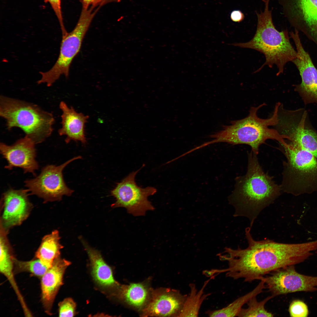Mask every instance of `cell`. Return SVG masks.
Returning <instances> with one entry per match:
<instances>
[{
    "label": "cell",
    "mask_w": 317,
    "mask_h": 317,
    "mask_svg": "<svg viewBox=\"0 0 317 317\" xmlns=\"http://www.w3.org/2000/svg\"><path fill=\"white\" fill-rule=\"evenodd\" d=\"M81 242L86 250L90 262L92 275L100 285L106 288H112L118 285L113 276L111 267L103 259L100 253L90 247L82 238Z\"/></svg>",
    "instance_id": "d6986e66"
},
{
    "label": "cell",
    "mask_w": 317,
    "mask_h": 317,
    "mask_svg": "<svg viewBox=\"0 0 317 317\" xmlns=\"http://www.w3.org/2000/svg\"><path fill=\"white\" fill-rule=\"evenodd\" d=\"M283 134L286 142L310 152L317 158V133L309 119L303 117L292 121L286 126Z\"/></svg>",
    "instance_id": "2e32d148"
},
{
    "label": "cell",
    "mask_w": 317,
    "mask_h": 317,
    "mask_svg": "<svg viewBox=\"0 0 317 317\" xmlns=\"http://www.w3.org/2000/svg\"><path fill=\"white\" fill-rule=\"evenodd\" d=\"M291 26L317 46V0H279Z\"/></svg>",
    "instance_id": "30bf717a"
},
{
    "label": "cell",
    "mask_w": 317,
    "mask_h": 317,
    "mask_svg": "<svg viewBox=\"0 0 317 317\" xmlns=\"http://www.w3.org/2000/svg\"><path fill=\"white\" fill-rule=\"evenodd\" d=\"M7 233L0 231V271L9 280L19 298L22 296L14 278V259L11 247L7 237Z\"/></svg>",
    "instance_id": "44dd1931"
},
{
    "label": "cell",
    "mask_w": 317,
    "mask_h": 317,
    "mask_svg": "<svg viewBox=\"0 0 317 317\" xmlns=\"http://www.w3.org/2000/svg\"><path fill=\"white\" fill-rule=\"evenodd\" d=\"M14 273L24 272L30 273L33 275L41 277L50 268L44 264L39 259L24 261L14 259Z\"/></svg>",
    "instance_id": "484cf974"
},
{
    "label": "cell",
    "mask_w": 317,
    "mask_h": 317,
    "mask_svg": "<svg viewBox=\"0 0 317 317\" xmlns=\"http://www.w3.org/2000/svg\"><path fill=\"white\" fill-rule=\"evenodd\" d=\"M45 2L48 3L51 5L59 21L62 34L67 33L65 28L61 11V0H44Z\"/></svg>",
    "instance_id": "f1b7e54d"
},
{
    "label": "cell",
    "mask_w": 317,
    "mask_h": 317,
    "mask_svg": "<svg viewBox=\"0 0 317 317\" xmlns=\"http://www.w3.org/2000/svg\"><path fill=\"white\" fill-rule=\"evenodd\" d=\"M270 1L263 0L264 10L257 13V27L253 38L247 42L234 43L233 45L254 49L264 55L265 62L255 72H259L265 65L272 68L275 64L278 68L276 74L278 75L283 72L286 64L296 58L297 52L290 43L288 30L279 31L275 28L272 10L269 9Z\"/></svg>",
    "instance_id": "277c9868"
},
{
    "label": "cell",
    "mask_w": 317,
    "mask_h": 317,
    "mask_svg": "<svg viewBox=\"0 0 317 317\" xmlns=\"http://www.w3.org/2000/svg\"><path fill=\"white\" fill-rule=\"evenodd\" d=\"M212 279H210L204 283L201 288L198 290L195 285L193 283L189 284L190 292L187 295L182 311L179 317H197L203 301L211 294L209 293H204L205 289Z\"/></svg>",
    "instance_id": "7402d4cb"
},
{
    "label": "cell",
    "mask_w": 317,
    "mask_h": 317,
    "mask_svg": "<svg viewBox=\"0 0 317 317\" xmlns=\"http://www.w3.org/2000/svg\"><path fill=\"white\" fill-rule=\"evenodd\" d=\"M59 317H72L75 315L76 304L72 299L67 298L58 304Z\"/></svg>",
    "instance_id": "83f0119b"
},
{
    "label": "cell",
    "mask_w": 317,
    "mask_h": 317,
    "mask_svg": "<svg viewBox=\"0 0 317 317\" xmlns=\"http://www.w3.org/2000/svg\"><path fill=\"white\" fill-rule=\"evenodd\" d=\"M187 295L173 289L154 291L143 310V315L145 316L179 317Z\"/></svg>",
    "instance_id": "9a60e30c"
},
{
    "label": "cell",
    "mask_w": 317,
    "mask_h": 317,
    "mask_svg": "<svg viewBox=\"0 0 317 317\" xmlns=\"http://www.w3.org/2000/svg\"><path fill=\"white\" fill-rule=\"evenodd\" d=\"M257 154L248 153L246 173L236 178L234 190L228 198L234 207V217L249 219L251 228L260 212L278 197L281 191L272 177L263 170Z\"/></svg>",
    "instance_id": "7a4b0ae2"
},
{
    "label": "cell",
    "mask_w": 317,
    "mask_h": 317,
    "mask_svg": "<svg viewBox=\"0 0 317 317\" xmlns=\"http://www.w3.org/2000/svg\"><path fill=\"white\" fill-rule=\"evenodd\" d=\"M36 144L26 136L20 139L11 145L1 142L0 151L7 162L5 168L11 170L13 168H21L24 173H31L35 175V171L39 168L36 159Z\"/></svg>",
    "instance_id": "5bb4252c"
},
{
    "label": "cell",
    "mask_w": 317,
    "mask_h": 317,
    "mask_svg": "<svg viewBox=\"0 0 317 317\" xmlns=\"http://www.w3.org/2000/svg\"><path fill=\"white\" fill-rule=\"evenodd\" d=\"M82 158L77 156L59 166L47 165L37 176L26 180L25 186L30 194L42 198L45 202L59 201L64 195L70 196L74 191L65 184L63 171L70 163Z\"/></svg>",
    "instance_id": "ba28073f"
},
{
    "label": "cell",
    "mask_w": 317,
    "mask_h": 317,
    "mask_svg": "<svg viewBox=\"0 0 317 317\" xmlns=\"http://www.w3.org/2000/svg\"><path fill=\"white\" fill-rule=\"evenodd\" d=\"M289 311L291 317H306L308 314L307 305L303 302L298 300H294L291 303Z\"/></svg>",
    "instance_id": "4316f807"
},
{
    "label": "cell",
    "mask_w": 317,
    "mask_h": 317,
    "mask_svg": "<svg viewBox=\"0 0 317 317\" xmlns=\"http://www.w3.org/2000/svg\"><path fill=\"white\" fill-rule=\"evenodd\" d=\"M28 190L10 188L2 194L0 227L8 231L19 225L29 216L32 204L28 198Z\"/></svg>",
    "instance_id": "4fadbf2b"
},
{
    "label": "cell",
    "mask_w": 317,
    "mask_h": 317,
    "mask_svg": "<svg viewBox=\"0 0 317 317\" xmlns=\"http://www.w3.org/2000/svg\"><path fill=\"white\" fill-rule=\"evenodd\" d=\"M256 296L252 298L247 303L248 307L246 308H242L239 313L238 317H273V315L268 312L265 308L266 303L274 296L272 295L258 301Z\"/></svg>",
    "instance_id": "d4e9b609"
},
{
    "label": "cell",
    "mask_w": 317,
    "mask_h": 317,
    "mask_svg": "<svg viewBox=\"0 0 317 317\" xmlns=\"http://www.w3.org/2000/svg\"><path fill=\"white\" fill-rule=\"evenodd\" d=\"M244 14L240 10H234L230 14V18L231 20L235 22H240L244 19Z\"/></svg>",
    "instance_id": "4dcf8cb0"
},
{
    "label": "cell",
    "mask_w": 317,
    "mask_h": 317,
    "mask_svg": "<svg viewBox=\"0 0 317 317\" xmlns=\"http://www.w3.org/2000/svg\"><path fill=\"white\" fill-rule=\"evenodd\" d=\"M118 296L129 304L140 308L146 303L149 297V291L143 284H131L123 285L120 288Z\"/></svg>",
    "instance_id": "cb8c5ba5"
},
{
    "label": "cell",
    "mask_w": 317,
    "mask_h": 317,
    "mask_svg": "<svg viewBox=\"0 0 317 317\" xmlns=\"http://www.w3.org/2000/svg\"><path fill=\"white\" fill-rule=\"evenodd\" d=\"M263 279L265 286L274 297L296 292L317 291V276L300 274L294 265L272 272Z\"/></svg>",
    "instance_id": "7c38bea8"
},
{
    "label": "cell",
    "mask_w": 317,
    "mask_h": 317,
    "mask_svg": "<svg viewBox=\"0 0 317 317\" xmlns=\"http://www.w3.org/2000/svg\"><path fill=\"white\" fill-rule=\"evenodd\" d=\"M284 162L281 191L295 196L317 191V158L310 152L286 142L281 145Z\"/></svg>",
    "instance_id": "8992f818"
},
{
    "label": "cell",
    "mask_w": 317,
    "mask_h": 317,
    "mask_svg": "<svg viewBox=\"0 0 317 317\" xmlns=\"http://www.w3.org/2000/svg\"><path fill=\"white\" fill-rule=\"evenodd\" d=\"M280 103H276L272 115L267 119H262L257 115L259 109L265 104L252 107L246 117L232 121L230 124L225 126L222 130L210 136L212 140L202 144V147L219 142H226L233 145L245 144L249 146L252 151L257 154L259 148L269 139L275 140L280 144L285 142L283 136L274 126L278 122V110Z\"/></svg>",
    "instance_id": "3957f363"
},
{
    "label": "cell",
    "mask_w": 317,
    "mask_h": 317,
    "mask_svg": "<svg viewBox=\"0 0 317 317\" xmlns=\"http://www.w3.org/2000/svg\"><path fill=\"white\" fill-rule=\"evenodd\" d=\"M260 281L252 290L238 298L227 306L220 309L208 310L206 312V314L210 317L237 316L242 306L252 298L262 292L265 288L264 280Z\"/></svg>",
    "instance_id": "603a6c76"
},
{
    "label": "cell",
    "mask_w": 317,
    "mask_h": 317,
    "mask_svg": "<svg viewBox=\"0 0 317 317\" xmlns=\"http://www.w3.org/2000/svg\"><path fill=\"white\" fill-rule=\"evenodd\" d=\"M82 8L77 23L70 32L62 36L58 58L53 67L44 72H40L41 79L38 84L45 83L51 86L62 75L67 77L70 66L80 50L83 39L95 15L99 10Z\"/></svg>",
    "instance_id": "52a82bcc"
},
{
    "label": "cell",
    "mask_w": 317,
    "mask_h": 317,
    "mask_svg": "<svg viewBox=\"0 0 317 317\" xmlns=\"http://www.w3.org/2000/svg\"><path fill=\"white\" fill-rule=\"evenodd\" d=\"M0 116L8 129L18 127L36 144L49 137L53 130V114L36 104L3 95L0 97Z\"/></svg>",
    "instance_id": "5b68a950"
},
{
    "label": "cell",
    "mask_w": 317,
    "mask_h": 317,
    "mask_svg": "<svg viewBox=\"0 0 317 317\" xmlns=\"http://www.w3.org/2000/svg\"><path fill=\"white\" fill-rule=\"evenodd\" d=\"M144 166L129 173L111 191V195L116 200L112 207L124 208L128 213L135 216H144L147 211L155 209L148 198L155 194L156 189L151 186L143 188L138 186L135 181L136 175Z\"/></svg>",
    "instance_id": "9c48e42d"
},
{
    "label": "cell",
    "mask_w": 317,
    "mask_h": 317,
    "mask_svg": "<svg viewBox=\"0 0 317 317\" xmlns=\"http://www.w3.org/2000/svg\"><path fill=\"white\" fill-rule=\"evenodd\" d=\"M299 33L296 30L289 33L297 52L296 58L291 62L298 69L301 80L300 84L295 86L294 90L305 104H317V69L309 54L304 48Z\"/></svg>",
    "instance_id": "8fae6325"
},
{
    "label": "cell",
    "mask_w": 317,
    "mask_h": 317,
    "mask_svg": "<svg viewBox=\"0 0 317 317\" xmlns=\"http://www.w3.org/2000/svg\"><path fill=\"white\" fill-rule=\"evenodd\" d=\"M70 264L69 261L59 257L41 277V300L45 311L48 315L52 314L55 299L63 284L65 270Z\"/></svg>",
    "instance_id": "e0dca14e"
},
{
    "label": "cell",
    "mask_w": 317,
    "mask_h": 317,
    "mask_svg": "<svg viewBox=\"0 0 317 317\" xmlns=\"http://www.w3.org/2000/svg\"><path fill=\"white\" fill-rule=\"evenodd\" d=\"M251 228L245 230L246 248L226 247L224 252L218 254L221 261L227 262L228 266L213 269L214 274L225 273L227 277L242 279L246 282L261 280L266 274L303 262L317 250V240L298 244L279 243L268 239L256 241L251 234Z\"/></svg>",
    "instance_id": "6da1fadb"
},
{
    "label": "cell",
    "mask_w": 317,
    "mask_h": 317,
    "mask_svg": "<svg viewBox=\"0 0 317 317\" xmlns=\"http://www.w3.org/2000/svg\"><path fill=\"white\" fill-rule=\"evenodd\" d=\"M58 231L55 230L43 237L41 244L36 252V258L44 264L50 267L54 261L60 257V250L63 246L60 243Z\"/></svg>",
    "instance_id": "ffe728a7"
},
{
    "label": "cell",
    "mask_w": 317,
    "mask_h": 317,
    "mask_svg": "<svg viewBox=\"0 0 317 317\" xmlns=\"http://www.w3.org/2000/svg\"><path fill=\"white\" fill-rule=\"evenodd\" d=\"M121 0H80L82 8L95 9L111 2H119Z\"/></svg>",
    "instance_id": "f546056e"
},
{
    "label": "cell",
    "mask_w": 317,
    "mask_h": 317,
    "mask_svg": "<svg viewBox=\"0 0 317 317\" xmlns=\"http://www.w3.org/2000/svg\"><path fill=\"white\" fill-rule=\"evenodd\" d=\"M59 107L62 113V127L58 130L59 135L66 136L65 140L66 143L74 140L80 141L83 144H86L85 126L89 116L77 112L72 107H69L63 101L60 102Z\"/></svg>",
    "instance_id": "ac0fdd59"
}]
</instances>
